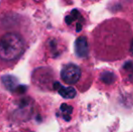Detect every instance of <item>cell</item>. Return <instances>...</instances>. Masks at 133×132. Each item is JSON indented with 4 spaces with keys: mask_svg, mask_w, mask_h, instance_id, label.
Returning <instances> with one entry per match:
<instances>
[{
    "mask_svg": "<svg viewBox=\"0 0 133 132\" xmlns=\"http://www.w3.org/2000/svg\"><path fill=\"white\" fill-rule=\"evenodd\" d=\"M124 69L126 71H128V72H133V62H126V64H124Z\"/></svg>",
    "mask_w": 133,
    "mask_h": 132,
    "instance_id": "cell-8",
    "label": "cell"
},
{
    "mask_svg": "<svg viewBox=\"0 0 133 132\" xmlns=\"http://www.w3.org/2000/svg\"><path fill=\"white\" fill-rule=\"evenodd\" d=\"M54 88L58 91L60 95L64 99H74L76 96V90L74 87H63L59 82H55Z\"/></svg>",
    "mask_w": 133,
    "mask_h": 132,
    "instance_id": "cell-4",
    "label": "cell"
},
{
    "mask_svg": "<svg viewBox=\"0 0 133 132\" xmlns=\"http://www.w3.org/2000/svg\"><path fill=\"white\" fill-rule=\"evenodd\" d=\"M82 72H81L80 67L75 64H67L63 66L61 72L62 80L67 84H74L79 81Z\"/></svg>",
    "mask_w": 133,
    "mask_h": 132,
    "instance_id": "cell-2",
    "label": "cell"
},
{
    "mask_svg": "<svg viewBox=\"0 0 133 132\" xmlns=\"http://www.w3.org/2000/svg\"><path fill=\"white\" fill-rule=\"evenodd\" d=\"M16 81L13 77H11V76H6L5 78V80H4V83H5V85L9 90H10V87H13V88L16 87Z\"/></svg>",
    "mask_w": 133,
    "mask_h": 132,
    "instance_id": "cell-7",
    "label": "cell"
},
{
    "mask_svg": "<svg viewBox=\"0 0 133 132\" xmlns=\"http://www.w3.org/2000/svg\"><path fill=\"white\" fill-rule=\"evenodd\" d=\"M72 21H74V19H72V17L71 16H67L66 17H65V22H66L67 25H70V24H72Z\"/></svg>",
    "mask_w": 133,
    "mask_h": 132,
    "instance_id": "cell-9",
    "label": "cell"
},
{
    "mask_svg": "<svg viewBox=\"0 0 133 132\" xmlns=\"http://www.w3.org/2000/svg\"><path fill=\"white\" fill-rule=\"evenodd\" d=\"M130 53L133 54V40H132V43H131V45H130Z\"/></svg>",
    "mask_w": 133,
    "mask_h": 132,
    "instance_id": "cell-11",
    "label": "cell"
},
{
    "mask_svg": "<svg viewBox=\"0 0 133 132\" xmlns=\"http://www.w3.org/2000/svg\"><path fill=\"white\" fill-rule=\"evenodd\" d=\"M25 49V42L16 33H5L0 37V60L12 62L20 58Z\"/></svg>",
    "mask_w": 133,
    "mask_h": 132,
    "instance_id": "cell-1",
    "label": "cell"
},
{
    "mask_svg": "<svg viewBox=\"0 0 133 132\" xmlns=\"http://www.w3.org/2000/svg\"><path fill=\"white\" fill-rule=\"evenodd\" d=\"M76 31H77V32H80L81 30H82V25H81L80 23H78L77 24V25H76Z\"/></svg>",
    "mask_w": 133,
    "mask_h": 132,
    "instance_id": "cell-10",
    "label": "cell"
},
{
    "mask_svg": "<svg viewBox=\"0 0 133 132\" xmlns=\"http://www.w3.org/2000/svg\"><path fill=\"white\" fill-rule=\"evenodd\" d=\"M74 51L78 57L86 58L89 54V45L85 36H81L76 39L74 44Z\"/></svg>",
    "mask_w": 133,
    "mask_h": 132,
    "instance_id": "cell-3",
    "label": "cell"
},
{
    "mask_svg": "<svg viewBox=\"0 0 133 132\" xmlns=\"http://www.w3.org/2000/svg\"><path fill=\"white\" fill-rule=\"evenodd\" d=\"M61 110L63 112V119L67 121L71 120L70 116L69 115L72 112V108L71 106L67 105V104H62L61 105Z\"/></svg>",
    "mask_w": 133,
    "mask_h": 132,
    "instance_id": "cell-6",
    "label": "cell"
},
{
    "mask_svg": "<svg viewBox=\"0 0 133 132\" xmlns=\"http://www.w3.org/2000/svg\"><path fill=\"white\" fill-rule=\"evenodd\" d=\"M116 79L117 77L112 72H104L101 74V80L106 84H112Z\"/></svg>",
    "mask_w": 133,
    "mask_h": 132,
    "instance_id": "cell-5",
    "label": "cell"
}]
</instances>
